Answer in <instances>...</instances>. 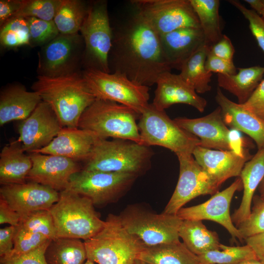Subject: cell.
Masks as SVG:
<instances>
[{
    "mask_svg": "<svg viewBox=\"0 0 264 264\" xmlns=\"http://www.w3.org/2000/svg\"><path fill=\"white\" fill-rule=\"evenodd\" d=\"M92 201L67 188L60 192L59 200L49 209L56 229V238L84 241L97 234L104 226Z\"/></svg>",
    "mask_w": 264,
    "mask_h": 264,
    "instance_id": "cell-4",
    "label": "cell"
},
{
    "mask_svg": "<svg viewBox=\"0 0 264 264\" xmlns=\"http://www.w3.org/2000/svg\"><path fill=\"white\" fill-rule=\"evenodd\" d=\"M138 176L132 174L82 169L70 178L67 188L89 198L95 206L115 201Z\"/></svg>",
    "mask_w": 264,
    "mask_h": 264,
    "instance_id": "cell-11",
    "label": "cell"
},
{
    "mask_svg": "<svg viewBox=\"0 0 264 264\" xmlns=\"http://www.w3.org/2000/svg\"><path fill=\"white\" fill-rule=\"evenodd\" d=\"M178 235L189 250L197 256L220 249L218 234L208 229L201 220H182Z\"/></svg>",
    "mask_w": 264,
    "mask_h": 264,
    "instance_id": "cell-30",
    "label": "cell"
},
{
    "mask_svg": "<svg viewBox=\"0 0 264 264\" xmlns=\"http://www.w3.org/2000/svg\"><path fill=\"white\" fill-rule=\"evenodd\" d=\"M20 219L21 216L0 198V224L8 223L10 225L17 226Z\"/></svg>",
    "mask_w": 264,
    "mask_h": 264,
    "instance_id": "cell-49",
    "label": "cell"
},
{
    "mask_svg": "<svg viewBox=\"0 0 264 264\" xmlns=\"http://www.w3.org/2000/svg\"><path fill=\"white\" fill-rule=\"evenodd\" d=\"M134 264H148L145 262L137 259L135 261Z\"/></svg>",
    "mask_w": 264,
    "mask_h": 264,
    "instance_id": "cell-54",
    "label": "cell"
},
{
    "mask_svg": "<svg viewBox=\"0 0 264 264\" xmlns=\"http://www.w3.org/2000/svg\"><path fill=\"white\" fill-rule=\"evenodd\" d=\"M63 128L50 106L41 101L18 127L19 137L25 152L34 153L48 145Z\"/></svg>",
    "mask_w": 264,
    "mask_h": 264,
    "instance_id": "cell-16",
    "label": "cell"
},
{
    "mask_svg": "<svg viewBox=\"0 0 264 264\" xmlns=\"http://www.w3.org/2000/svg\"><path fill=\"white\" fill-rule=\"evenodd\" d=\"M130 3L159 35L184 27L201 28L190 0H133Z\"/></svg>",
    "mask_w": 264,
    "mask_h": 264,
    "instance_id": "cell-13",
    "label": "cell"
},
{
    "mask_svg": "<svg viewBox=\"0 0 264 264\" xmlns=\"http://www.w3.org/2000/svg\"><path fill=\"white\" fill-rule=\"evenodd\" d=\"M199 264H240L259 260L252 248L247 244L231 246L220 244V249L198 256Z\"/></svg>",
    "mask_w": 264,
    "mask_h": 264,
    "instance_id": "cell-35",
    "label": "cell"
},
{
    "mask_svg": "<svg viewBox=\"0 0 264 264\" xmlns=\"http://www.w3.org/2000/svg\"><path fill=\"white\" fill-rule=\"evenodd\" d=\"M192 154L205 171L220 186L228 178L240 176L245 163L253 156L246 148L221 151L197 146Z\"/></svg>",
    "mask_w": 264,
    "mask_h": 264,
    "instance_id": "cell-20",
    "label": "cell"
},
{
    "mask_svg": "<svg viewBox=\"0 0 264 264\" xmlns=\"http://www.w3.org/2000/svg\"><path fill=\"white\" fill-rule=\"evenodd\" d=\"M84 243L88 259L97 264H134L144 248L113 214H109L104 227Z\"/></svg>",
    "mask_w": 264,
    "mask_h": 264,
    "instance_id": "cell-6",
    "label": "cell"
},
{
    "mask_svg": "<svg viewBox=\"0 0 264 264\" xmlns=\"http://www.w3.org/2000/svg\"><path fill=\"white\" fill-rule=\"evenodd\" d=\"M259 15L264 18V0H245Z\"/></svg>",
    "mask_w": 264,
    "mask_h": 264,
    "instance_id": "cell-51",
    "label": "cell"
},
{
    "mask_svg": "<svg viewBox=\"0 0 264 264\" xmlns=\"http://www.w3.org/2000/svg\"><path fill=\"white\" fill-rule=\"evenodd\" d=\"M215 99L227 127L247 134L254 140L258 150L264 149V120L242 104L230 100L220 88H217Z\"/></svg>",
    "mask_w": 264,
    "mask_h": 264,
    "instance_id": "cell-23",
    "label": "cell"
},
{
    "mask_svg": "<svg viewBox=\"0 0 264 264\" xmlns=\"http://www.w3.org/2000/svg\"><path fill=\"white\" fill-rule=\"evenodd\" d=\"M177 156L179 164L178 180L163 211L174 215L190 200L201 195H214L220 187L197 162L192 154Z\"/></svg>",
    "mask_w": 264,
    "mask_h": 264,
    "instance_id": "cell-14",
    "label": "cell"
},
{
    "mask_svg": "<svg viewBox=\"0 0 264 264\" xmlns=\"http://www.w3.org/2000/svg\"><path fill=\"white\" fill-rule=\"evenodd\" d=\"M99 138L94 133L79 128L63 127L46 147L34 152L86 162Z\"/></svg>",
    "mask_w": 264,
    "mask_h": 264,
    "instance_id": "cell-22",
    "label": "cell"
},
{
    "mask_svg": "<svg viewBox=\"0 0 264 264\" xmlns=\"http://www.w3.org/2000/svg\"><path fill=\"white\" fill-rule=\"evenodd\" d=\"M32 89L50 106L63 127L78 128L81 115L96 99L79 72L54 77L38 76Z\"/></svg>",
    "mask_w": 264,
    "mask_h": 264,
    "instance_id": "cell-2",
    "label": "cell"
},
{
    "mask_svg": "<svg viewBox=\"0 0 264 264\" xmlns=\"http://www.w3.org/2000/svg\"><path fill=\"white\" fill-rule=\"evenodd\" d=\"M174 120L183 129L199 138L202 147L221 151L245 148L239 131H230L224 123L220 107L202 117H177Z\"/></svg>",
    "mask_w": 264,
    "mask_h": 264,
    "instance_id": "cell-15",
    "label": "cell"
},
{
    "mask_svg": "<svg viewBox=\"0 0 264 264\" xmlns=\"http://www.w3.org/2000/svg\"><path fill=\"white\" fill-rule=\"evenodd\" d=\"M22 3V0H0V25L16 17Z\"/></svg>",
    "mask_w": 264,
    "mask_h": 264,
    "instance_id": "cell-48",
    "label": "cell"
},
{
    "mask_svg": "<svg viewBox=\"0 0 264 264\" xmlns=\"http://www.w3.org/2000/svg\"><path fill=\"white\" fill-rule=\"evenodd\" d=\"M244 241L252 248L258 260L264 263V233Z\"/></svg>",
    "mask_w": 264,
    "mask_h": 264,
    "instance_id": "cell-50",
    "label": "cell"
},
{
    "mask_svg": "<svg viewBox=\"0 0 264 264\" xmlns=\"http://www.w3.org/2000/svg\"><path fill=\"white\" fill-rule=\"evenodd\" d=\"M242 106L264 120V79Z\"/></svg>",
    "mask_w": 264,
    "mask_h": 264,
    "instance_id": "cell-45",
    "label": "cell"
},
{
    "mask_svg": "<svg viewBox=\"0 0 264 264\" xmlns=\"http://www.w3.org/2000/svg\"><path fill=\"white\" fill-rule=\"evenodd\" d=\"M228 1L239 10L248 21L252 34L264 52V18L253 9L246 8L240 1L230 0Z\"/></svg>",
    "mask_w": 264,
    "mask_h": 264,
    "instance_id": "cell-42",
    "label": "cell"
},
{
    "mask_svg": "<svg viewBox=\"0 0 264 264\" xmlns=\"http://www.w3.org/2000/svg\"><path fill=\"white\" fill-rule=\"evenodd\" d=\"M132 9L112 28L109 57L110 72L125 74L143 86L155 84L162 73L171 67L164 55L159 35L132 4Z\"/></svg>",
    "mask_w": 264,
    "mask_h": 264,
    "instance_id": "cell-1",
    "label": "cell"
},
{
    "mask_svg": "<svg viewBox=\"0 0 264 264\" xmlns=\"http://www.w3.org/2000/svg\"><path fill=\"white\" fill-rule=\"evenodd\" d=\"M88 5L80 0H62L53 22L62 34L79 33L85 18Z\"/></svg>",
    "mask_w": 264,
    "mask_h": 264,
    "instance_id": "cell-34",
    "label": "cell"
},
{
    "mask_svg": "<svg viewBox=\"0 0 264 264\" xmlns=\"http://www.w3.org/2000/svg\"><path fill=\"white\" fill-rule=\"evenodd\" d=\"M18 226L29 232L41 234L50 240L56 238L49 209L35 211L21 217Z\"/></svg>",
    "mask_w": 264,
    "mask_h": 264,
    "instance_id": "cell-37",
    "label": "cell"
},
{
    "mask_svg": "<svg viewBox=\"0 0 264 264\" xmlns=\"http://www.w3.org/2000/svg\"><path fill=\"white\" fill-rule=\"evenodd\" d=\"M16 226L10 225L0 229V257L8 255L14 247Z\"/></svg>",
    "mask_w": 264,
    "mask_h": 264,
    "instance_id": "cell-47",
    "label": "cell"
},
{
    "mask_svg": "<svg viewBox=\"0 0 264 264\" xmlns=\"http://www.w3.org/2000/svg\"><path fill=\"white\" fill-rule=\"evenodd\" d=\"M29 29V46L42 47L59 34L53 21H46L35 18H25Z\"/></svg>",
    "mask_w": 264,
    "mask_h": 264,
    "instance_id": "cell-41",
    "label": "cell"
},
{
    "mask_svg": "<svg viewBox=\"0 0 264 264\" xmlns=\"http://www.w3.org/2000/svg\"><path fill=\"white\" fill-rule=\"evenodd\" d=\"M84 264H95L94 262L92 261L91 260L87 259L86 261L84 263Z\"/></svg>",
    "mask_w": 264,
    "mask_h": 264,
    "instance_id": "cell-55",
    "label": "cell"
},
{
    "mask_svg": "<svg viewBox=\"0 0 264 264\" xmlns=\"http://www.w3.org/2000/svg\"><path fill=\"white\" fill-rule=\"evenodd\" d=\"M153 154L150 147L132 141L98 138L82 169L139 176L150 167Z\"/></svg>",
    "mask_w": 264,
    "mask_h": 264,
    "instance_id": "cell-3",
    "label": "cell"
},
{
    "mask_svg": "<svg viewBox=\"0 0 264 264\" xmlns=\"http://www.w3.org/2000/svg\"><path fill=\"white\" fill-rule=\"evenodd\" d=\"M32 161L27 181L36 182L62 191L67 189L71 177L83 167L70 159L38 153L29 154Z\"/></svg>",
    "mask_w": 264,
    "mask_h": 264,
    "instance_id": "cell-19",
    "label": "cell"
},
{
    "mask_svg": "<svg viewBox=\"0 0 264 264\" xmlns=\"http://www.w3.org/2000/svg\"><path fill=\"white\" fill-rule=\"evenodd\" d=\"M252 202L250 214L237 227L244 240L264 233V202L254 195Z\"/></svg>",
    "mask_w": 264,
    "mask_h": 264,
    "instance_id": "cell-39",
    "label": "cell"
},
{
    "mask_svg": "<svg viewBox=\"0 0 264 264\" xmlns=\"http://www.w3.org/2000/svg\"><path fill=\"white\" fill-rule=\"evenodd\" d=\"M159 36L164 55L172 69L179 70L187 59L205 44L201 28H181Z\"/></svg>",
    "mask_w": 264,
    "mask_h": 264,
    "instance_id": "cell-24",
    "label": "cell"
},
{
    "mask_svg": "<svg viewBox=\"0 0 264 264\" xmlns=\"http://www.w3.org/2000/svg\"><path fill=\"white\" fill-rule=\"evenodd\" d=\"M140 115L125 105L96 99L81 115L78 128L94 133L100 139H123L140 144L136 123Z\"/></svg>",
    "mask_w": 264,
    "mask_h": 264,
    "instance_id": "cell-5",
    "label": "cell"
},
{
    "mask_svg": "<svg viewBox=\"0 0 264 264\" xmlns=\"http://www.w3.org/2000/svg\"><path fill=\"white\" fill-rule=\"evenodd\" d=\"M139 119L137 124L142 145L161 146L177 156L192 154L195 148L200 146L199 138L183 129L165 110L157 109L152 104L145 109Z\"/></svg>",
    "mask_w": 264,
    "mask_h": 264,
    "instance_id": "cell-7",
    "label": "cell"
},
{
    "mask_svg": "<svg viewBox=\"0 0 264 264\" xmlns=\"http://www.w3.org/2000/svg\"><path fill=\"white\" fill-rule=\"evenodd\" d=\"M258 190L260 194L259 197L264 202V178L260 183L258 187Z\"/></svg>",
    "mask_w": 264,
    "mask_h": 264,
    "instance_id": "cell-52",
    "label": "cell"
},
{
    "mask_svg": "<svg viewBox=\"0 0 264 264\" xmlns=\"http://www.w3.org/2000/svg\"><path fill=\"white\" fill-rule=\"evenodd\" d=\"M198 19L205 44L211 47L223 37L219 0H190Z\"/></svg>",
    "mask_w": 264,
    "mask_h": 264,
    "instance_id": "cell-33",
    "label": "cell"
},
{
    "mask_svg": "<svg viewBox=\"0 0 264 264\" xmlns=\"http://www.w3.org/2000/svg\"><path fill=\"white\" fill-rule=\"evenodd\" d=\"M137 259L149 264H199L198 256L180 241L144 248Z\"/></svg>",
    "mask_w": 264,
    "mask_h": 264,
    "instance_id": "cell-29",
    "label": "cell"
},
{
    "mask_svg": "<svg viewBox=\"0 0 264 264\" xmlns=\"http://www.w3.org/2000/svg\"><path fill=\"white\" fill-rule=\"evenodd\" d=\"M96 98L127 106L140 114L149 104V88L119 72L85 68L82 73Z\"/></svg>",
    "mask_w": 264,
    "mask_h": 264,
    "instance_id": "cell-9",
    "label": "cell"
},
{
    "mask_svg": "<svg viewBox=\"0 0 264 264\" xmlns=\"http://www.w3.org/2000/svg\"><path fill=\"white\" fill-rule=\"evenodd\" d=\"M32 167L29 154L27 155L18 140L4 146L0 153V183L2 185L23 184Z\"/></svg>",
    "mask_w": 264,
    "mask_h": 264,
    "instance_id": "cell-26",
    "label": "cell"
},
{
    "mask_svg": "<svg viewBox=\"0 0 264 264\" xmlns=\"http://www.w3.org/2000/svg\"><path fill=\"white\" fill-rule=\"evenodd\" d=\"M205 66L206 70L223 75H233L237 73V68L233 61H229L218 57L209 52L206 59Z\"/></svg>",
    "mask_w": 264,
    "mask_h": 264,
    "instance_id": "cell-44",
    "label": "cell"
},
{
    "mask_svg": "<svg viewBox=\"0 0 264 264\" xmlns=\"http://www.w3.org/2000/svg\"><path fill=\"white\" fill-rule=\"evenodd\" d=\"M243 188L240 177L221 192H218L210 199L201 204L182 207L176 215L182 220H209L219 223L229 233L234 240L242 242L239 231L233 223L230 214V207L232 198L237 191Z\"/></svg>",
    "mask_w": 264,
    "mask_h": 264,
    "instance_id": "cell-17",
    "label": "cell"
},
{
    "mask_svg": "<svg viewBox=\"0 0 264 264\" xmlns=\"http://www.w3.org/2000/svg\"><path fill=\"white\" fill-rule=\"evenodd\" d=\"M0 42L5 48L29 45V29L27 19L15 17L0 25Z\"/></svg>",
    "mask_w": 264,
    "mask_h": 264,
    "instance_id": "cell-36",
    "label": "cell"
},
{
    "mask_svg": "<svg viewBox=\"0 0 264 264\" xmlns=\"http://www.w3.org/2000/svg\"><path fill=\"white\" fill-rule=\"evenodd\" d=\"M240 264H264V263L259 260H251L243 262Z\"/></svg>",
    "mask_w": 264,
    "mask_h": 264,
    "instance_id": "cell-53",
    "label": "cell"
},
{
    "mask_svg": "<svg viewBox=\"0 0 264 264\" xmlns=\"http://www.w3.org/2000/svg\"><path fill=\"white\" fill-rule=\"evenodd\" d=\"M59 197L60 192L31 181L4 185L0 188V198L21 218L35 211L49 209Z\"/></svg>",
    "mask_w": 264,
    "mask_h": 264,
    "instance_id": "cell-18",
    "label": "cell"
},
{
    "mask_svg": "<svg viewBox=\"0 0 264 264\" xmlns=\"http://www.w3.org/2000/svg\"><path fill=\"white\" fill-rule=\"evenodd\" d=\"M41 101L38 93L21 84L6 86L0 93V126L26 119Z\"/></svg>",
    "mask_w": 264,
    "mask_h": 264,
    "instance_id": "cell-25",
    "label": "cell"
},
{
    "mask_svg": "<svg viewBox=\"0 0 264 264\" xmlns=\"http://www.w3.org/2000/svg\"><path fill=\"white\" fill-rule=\"evenodd\" d=\"M156 88L152 103L157 109L165 110L173 105H189L200 112L204 111L207 101L199 96L196 90L184 81L179 74L166 71L157 78Z\"/></svg>",
    "mask_w": 264,
    "mask_h": 264,
    "instance_id": "cell-21",
    "label": "cell"
},
{
    "mask_svg": "<svg viewBox=\"0 0 264 264\" xmlns=\"http://www.w3.org/2000/svg\"><path fill=\"white\" fill-rule=\"evenodd\" d=\"M62 0H22L16 17L53 21Z\"/></svg>",
    "mask_w": 264,
    "mask_h": 264,
    "instance_id": "cell-38",
    "label": "cell"
},
{
    "mask_svg": "<svg viewBox=\"0 0 264 264\" xmlns=\"http://www.w3.org/2000/svg\"><path fill=\"white\" fill-rule=\"evenodd\" d=\"M238 72L233 75L218 74L220 88L234 95L238 103L246 102L262 81L264 67L254 66L237 68Z\"/></svg>",
    "mask_w": 264,
    "mask_h": 264,
    "instance_id": "cell-28",
    "label": "cell"
},
{
    "mask_svg": "<svg viewBox=\"0 0 264 264\" xmlns=\"http://www.w3.org/2000/svg\"><path fill=\"white\" fill-rule=\"evenodd\" d=\"M51 240L27 254L9 258H0V264H47L44 257V252Z\"/></svg>",
    "mask_w": 264,
    "mask_h": 264,
    "instance_id": "cell-43",
    "label": "cell"
},
{
    "mask_svg": "<svg viewBox=\"0 0 264 264\" xmlns=\"http://www.w3.org/2000/svg\"><path fill=\"white\" fill-rule=\"evenodd\" d=\"M240 177L242 183L243 196L239 207L231 216L236 227L250 214L254 193L264 178V149L258 150L245 163Z\"/></svg>",
    "mask_w": 264,
    "mask_h": 264,
    "instance_id": "cell-27",
    "label": "cell"
},
{
    "mask_svg": "<svg viewBox=\"0 0 264 264\" xmlns=\"http://www.w3.org/2000/svg\"><path fill=\"white\" fill-rule=\"evenodd\" d=\"M123 226L144 247L179 242L182 221L177 215L130 207L119 216Z\"/></svg>",
    "mask_w": 264,
    "mask_h": 264,
    "instance_id": "cell-10",
    "label": "cell"
},
{
    "mask_svg": "<svg viewBox=\"0 0 264 264\" xmlns=\"http://www.w3.org/2000/svg\"><path fill=\"white\" fill-rule=\"evenodd\" d=\"M79 33L84 43L83 63L85 68L110 73L109 57L112 46L113 31L106 1H95L88 5Z\"/></svg>",
    "mask_w": 264,
    "mask_h": 264,
    "instance_id": "cell-8",
    "label": "cell"
},
{
    "mask_svg": "<svg viewBox=\"0 0 264 264\" xmlns=\"http://www.w3.org/2000/svg\"><path fill=\"white\" fill-rule=\"evenodd\" d=\"M49 240H51L41 234L32 233L17 226L12 252L7 256L0 258H9L27 254Z\"/></svg>",
    "mask_w": 264,
    "mask_h": 264,
    "instance_id": "cell-40",
    "label": "cell"
},
{
    "mask_svg": "<svg viewBox=\"0 0 264 264\" xmlns=\"http://www.w3.org/2000/svg\"><path fill=\"white\" fill-rule=\"evenodd\" d=\"M209 47L205 44L200 46L181 65L179 74L197 93H204L211 89L209 83L213 73L206 70L205 63Z\"/></svg>",
    "mask_w": 264,
    "mask_h": 264,
    "instance_id": "cell-32",
    "label": "cell"
},
{
    "mask_svg": "<svg viewBox=\"0 0 264 264\" xmlns=\"http://www.w3.org/2000/svg\"><path fill=\"white\" fill-rule=\"evenodd\" d=\"M208 52L218 57L233 61L235 49L230 39L223 34L219 42L209 47Z\"/></svg>",
    "mask_w": 264,
    "mask_h": 264,
    "instance_id": "cell-46",
    "label": "cell"
},
{
    "mask_svg": "<svg viewBox=\"0 0 264 264\" xmlns=\"http://www.w3.org/2000/svg\"><path fill=\"white\" fill-rule=\"evenodd\" d=\"M44 257L47 264H84L88 259L84 242L64 237L50 241Z\"/></svg>",
    "mask_w": 264,
    "mask_h": 264,
    "instance_id": "cell-31",
    "label": "cell"
},
{
    "mask_svg": "<svg viewBox=\"0 0 264 264\" xmlns=\"http://www.w3.org/2000/svg\"><path fill=\"white\" fill-rule=\"evenodd\" d=\"M62 34L41 47L37 68L38 76L54 77L78 72L83 62L84 43L80 34Z\"/></svg>",
    "mask_w": 264,
    "mask_h": 264,
    "instance_id": "cell-12",
    "label": "cell"
}]
</instances>
